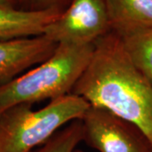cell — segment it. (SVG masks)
Instances as JSON below:
<instances>
[{"label":"cell","instance_id":"cell-1","mask_svg":"<svg viewBox=\"0 0 152 152\" xmlns=\"http://www.w3.org/2000/svg\"><path fill=\"white\" fill-rule=\"evenodd\" d=\"M72 94L134 124L152 145V84L132 63L118 33L112 31L94 43Z\"/></svg>","mask_w":152,"mask_h":152},{"label":"cell","instance_id":"cell-2","mask_svg":"<svg viewBox=\"0 0 152 152\" xmlns=\"http://www.w3.org/2000/svg\"><path fill=\"white\" fill-rule=\"evenodd\" d=\"M93 51L94 44H58L48 59L0 86V114L17 105L50 102L71 94Z\"/></svg>","mask_w":152,"mask_h":152},{"label":"cell","instance_id":"cell-3","mask_svg":"<svg viewBox=\"0 0 152 152\" xmlns=\"http://www.w3.org/2000/svg\"><path fill=\"white\" fill-rule=\"evenodd\" d=\"M32 107L20 104L0 114V152H32L63 128L81 119L90 104L71 93L42 108Z\"/></svg>","mask_w":152,"mask_h":152},{"label":"cell","instance_id":"cell-4","mask_svg":"<svg viewBox=\"0 0 152 152\" xmlns=\"http://www.w3.org/2000/svg\"><path fill=\"white\" fill-rule=\"evenodd\" d=\"M83 138L98 152H151V142L137 126L107 109L90 105L80 119Z\"/></svg>","mask_w":152,"mask_h":152},{"label":"cell","instance_id":"cell-5","mask_svg":"<svg viewBox=\"0 0 152 152\" xmlns=\"http://www.w3.org/2000/svg\"><path fill=\"white\" fill-rule=\"evenodd\" d=\"M112 31L105 0H71L46 29L44 36L56 44L91 45Z\"/></svg>","mask_w":152,"mask_h":152},{"label":"cell","instance_id":"cell-6","mask_svg":"<svg viewBox=\"0 0 152 152\" xmlns=\"http://www.w3.org/2000/svg\"><path fill=\"white\" fill-rule=\"evenodd\" d=\"M57 46L44 35L0 42V86L48 59Z\"/></svg>","mask_w":152,"mask_h":152},{"label":"cell","instance_id":"cell-7","mask_svg":"<svg viewBox=\"0 0 152 152\" xmlns=\"http://www.w3.org/2000/svg\"><path fill=\"white\" fill-rule=\"evenodd\" d=\"M61 13L57 10L31 11L0 7V42L44 35Z\"/></svg>","mask_w":152,"mask_h":152},{"label":"cell","instance_id":"cell-8","mask_svg":"<svg viewBox=\"0 0 152 152\" xmlns=\"http://www.w3.org/2000/svg\"><path fill=\"white\" fill-rule=\"evenodd\" d=\"M112 31L123 36L152 27V0H105Z\"/></svg>","mask_w":152,"mask_h":152},{"label":"cell","instance_id":"cell-9","mask_svg":"<svg viewBox=\"0 0 152 152\" xmlns=\"http://www.w3.org/2000/svg\"><path fill=\"white\" fill-rule=\"evenodd\" d=\"M132 63L152 84V27L120 36Z\"/></svg>","mask_w":152,"mask_h":152},{"label":"cell","instance_id":"cell-10","mask_svg":"<svg viewBox=\"0 0 152 152\" xmlns=\"http://www.w3.org/2000/svg\"><path fill=\"white\" fill-rule=\"evenodd\" d=\"M82 124L76 120L63 128L48 141L32 152H74L82 142Z\"/></svg>","mask_w":152,"mask_h":152},{"label":"cell","instance_id":"cell-11","mask_svg":"<svg viewBox=\"0 0 152 152\" xmlns=\"http://www.w3.org/2000/svg\"><path fill=\"white\" fill-rule=\"evenodd\" d=\"M70 2L71 0H20L19 9L31 11L57 10L63 12Z\"/></svg>","mask_w":152,"mask_h":152},{"label":"cell","instance_id":"cell-12","mask_svg":"<svg viewBox=\"0 0 152 152\" xmlns=\"http://www.w3.org/2000/svg\"><path fill=\"white\" fill-rule=\"evenodd\" d=\"M20 0H0V7L19 8Z\"/></svg>","mask_w":152,"mask_h":152},{"label":"cell","instance_id":"cell-13","mask_svg":"<svg viewBox=\"0 0 152 152\" xmlns=\"http://www.w3.org/2000/svg\"><path fill=\"white\" fill-rule=\"evenodd\" d=\"M74 152H85V151H83L82 150H80V149H78V148H77V149H76L75 151Z\"/></svg>","mask_w":152,"mask_h":152},{"label":"cell","instance_id":"cell-14","mask_svg":"<svg viewBox=\"0 0 152 152\" xmlns=\"http://www.w3.org/2000/svg\"><path fill=\"white\" fill-rule=\"evenodd\" d=\"M151 152H152V151H151Z\"/></svg>","mask_w":152,"mask_h":152}]
</instances>
